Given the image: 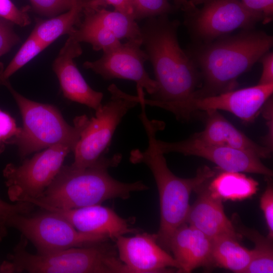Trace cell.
I'll list each match as a JSON object with an SVG mask.
<instances>
[{"instance_id":"obj_35","label":"cell","mask_w":273,"mask_h":273,"mask_svg":"<svg viewBox=\"0 0 273 273\" xmlns=\"http://www.w3.org/2000/svg\"><path fill=\"white\" fill-rule=\"evenodd\" d=\"M262 66L260 78L257 83L259 85H267L273 83V53L268 51L259 60Z\"/></svg>"},{"instance_id":"obj_36","label":"cell","mask_w":273,"mask_h":273,"mask_svg":"<svg viewBox=\"0 0 273 273\" xmlns=\"http://www.w3.org/2000/svg\"><path fill=\"white\" fill-rule=\"evenodd\" d=\"M103 1L106 5H108L112 6L114 8L115 11L123 13L134 18L133 10L129 0Z\"/></svg>"},{"instance_id":"obj_23","label":"cell","mask_w":273,"mask_h":273,"mask_svg":"<svg viewBox=\"0 0 273 273\" xmlns=\"http://www.w3.org/2000/svg\"><path fill=\"white\" fill-rule=\"evenodd\" d=\"M239 239L220 236L211 239L212 265L237 273H245L251 261L253 252L242 245Z\"/></svg>"},{"instance_id":"obj_3","label":"cell","mask_w":273,"mask_h":273,"mask_svg":"<svg viewBox=\"0 0 273 273\" xmlns=\"http://www.w3.org/2000/svg\"><path fill=\"white\" fill-rule=\"evenodd\" d=\"M139 118L146 132L148 145L144 151L132 150L129 160L133 164H145L154 177L159 193L160 210V226L156 234L157 242L169 253L172 236L178 227L186 222L191 193L212 177L216 171L204 166L197 170L196 175L192 178L176 176L168 168L164 154L156 146V133L164 129V122L150 120L144 107L141 108Z\"/></svg>"},{"instance_id":"obj_8","label":"cell","mask_w":273,"mask_h":273,"mask_svg":"<svg viewBox=\"0 0 273 273\" xmlns=\"http://www.w3.org/2000/svg\"><path fill=\"white\" fill-rule=\"evenodd\" d=\"M110 100L88 119L73 152L71 165L83 168L96 163L108 150L114 132L127 112L138 105L136 96L127 94L114 84L108 88Z\"/></svg>"},{"instance_id":"obj_38","label":"cell","mask_w":273,"mask_h":273,"mask_svg":"<svg viewBox=\"0 0 273 273\" xmlns=\"http://www.w3.org/2000/svg\"><path fill=\"white\" fill-rule=\"evenodd\" d=\"M2 85V81L1 80H0V85Z\"/></svg>"},{"instance_id":"obj_17","label":"cell","mask_w":273,"mask_h":273,"mask_svg":"<svg viewBox=\"0 0 273 273\" xmlns=\"http://www.w3.org/2000/svg\"><path fill=\"white\" fill-rule=\"evenodd\" d=\"M207 180L195 190L198 196L190 206L186 223L211 239L224 235L240 239L231 220L225 215L222 201L212 196L207 188Z\"/></svg>"},{"instance_id":"obj_32","label":"cell","mask_w":273,"mask_h":273,"mask_svg":"<svg viewBox=\"0 0 273 273\" xmlns=\"http://www.w3.org/2000/svg\"><path fill=\"white\" fill-rule=\"evenodd\" d=\"M15 119L8 113L0 110V146L9 144L10 142L21 132Z\"/></svg>"},{"instance_id":"obj_16","label":"cell","mask_w":273,"mask_h":273,"mask_svg":"<svg viewBox=\"0 0 273 273\" xmlns=\"http://www.w3.org/2000/svg\"><path fill=\"white\" fill-rule=\"evenodd\" d=\"M82 53L80 43L69 36L53 62L52 68L65 98L96 111L102 105L103 94L94 90L78 69L74 59Z\"/></svg>"},{"instance_id":"obj_25","label":"cell","mask_w":273,"mask_h":273,"mask_svg":"<svg viewBox=\"0 0 273 273\" xmlns=\"http://www.w3.org/2000/svg\"><path fill=\"white\" fill-rule=\"evenodd\" d=\"M48 47L32 33L21 47L14 57L5 68L3 81L7 80L14 73L28 63Z\"/></svg>"},{"instance_id":"obj_12","label":"cell","mask_w":273,"mask_h":273,"mask_svg":"<svg viewBox=\"0 0 273 273\" xmlns=\"http://www.w3.org/2000/svg\"><path fill=\"white\" fill-rule=\"evenodd\" d=\"M142 46V40H127L103 52L102 56L96 61H85L83 66L105 79L133 81L136 88L145 89L152 95L157 90V84L145 70L144 64L148 58Z\"/></svg>"},{"instance_id":"obj_15","label":"cell","mask_w":273,"mask_h":273,"mask_svg":"<svg viewBox=\"0 0 273 273\" xmlns=\"http://www.w3.org/2000/svg\"><path fill=\"white\" fill-rule=\"evenodd\" d=\"M39 207L62 216L79 232L104 235L113 241L120 236L140 232L132 225L133 218H123L113 209L101 204L70 209Z\"/></svg>"},{"instance_id":"obj_9","label":"cell","mask_w":273,"mask_h":273,"mask_svg":"<svg viewBox=\"0 0 273 273\" xmlns=\"http://www.w3.org/2000/svg\"><path fill=\"white\" fill-rule=\"evenodd\" d=\"M10 227L20 232L32 242L37 253L42 254L110 240L104 235L79 232L62 216L48 210L32 215L17 214Z\"/></svg>"},{"instance_id":"obj_33","label":"cell","mask_w":273,"mask_h":273,"mask_svg":"<svg viewBox=\"0 0 273 273\" xmlns=\"http://www.w3.org/2000/svg\"><path fill=\"white\" fill-rule=\"evenodd\" d=\"M252 12L260 15L262 23L267 24L273 19V0H241Z\"/></svg>"},{"instance_id":"obj_28","label":"cell","mask_w":273,"mask_h":273,"mask_svg":"<svg viewBox=\"0 0 273 273\" xmlns=\"http://www.w3.org/2000/svg\"><path fill=\"white\" fill-rule=\"evenodd\" d=\"M34 11L50 18L69 10L80 0H29Z\"/></svg>"},{"instance_id":"obj_26","label":"cell","mask_w":273,"mask_h":273,"mask_svg":"<svg viewBox=\"0 0 273 273\" xmlns=\"http://www.w3.org/2000/svg\"><path fill=\"white\" fill-rule=\"evenodd\" d=\"M129 1L135 20L168 15L172 11V7L168 0Z\"/></svg>"},{"instance_id":"obj_11","label":"cell","mask_w":273,"mask_h":273,"mask_svg":"<svg viewBox=\"0 0 273 273\" xmlns=\"http://www.w3.org/2000/svg\"><path fill=\"white\" fill-rule=\"evenodd\" d=\"M273 83L257 84L216 95L190 97L169 107L166 110L180 121L189 120L199 112L223 110L245 123L253 122L266 101L272 96Z\"/></svg>"},{"instance_id":"obj_19","label":"cell","mask_w":273,"mask_h":273,"mask_svg":"<svg viewBox=\"0 0 273 273\" xmlns=\"http://www.w3.org/2000/svg\"><path fill=\"white\" fill-rule=\"evenodd\" d=\"M205 119L204 129L191 137L208 144L248 151L260 158L271 157L272 150L250 139L218 111L205 112Z\"/></svg>"},{"instance_id":"obj_1","label":"cell","mask_w":273,"mask_h":273,"mask_svg":"<svg viewBox=\"0 0 273 273\" xmlns=\"http://www.w3.org/2000/svg\"><path fill=\"white\" fill-rule=\"evenodd\" d=\"M180 22L168 15L147 19L142 27V46L153 67L157 90L150 99L140 98L146 105L165 110L191 97L201 83L200 72L177 37Z\"/></svg>"},{"instance_id":"obj_10","label":"cell","mask_w":273,"mask_h":273,"mask_svg":"<svg viewBox=\"0 0 273 273\" xmlns=\"http://www.w3.org/2000/svg\"><path fill=\"white\" fill-rule=\"evenodd\" d=\"M72 148L57 144L36 153L22 164H7L3 170L9 199L16 202H26L39 198L52 182L63 165Z\"/></svg>"},{"instance_id":"obj_13","label":"cell","mask_w":273,"mask_h":273,"mask_svg":"<svg viewBox=\"0 0 273 273\" xmlns=\"http://www.w3.org/2000/svg\"><path fill=\"white\" fill-rule=\"evenodd\" d=\"M156 146L162 153H178L186 156L205 158L224 171L249 172L272 177V171L263 164L260 158L251 152L204 143L190 137L175 142L157 139Z\"/></svg>"},{"instance_id":"obj_27","label":"cell","mask_w":273,"mask_h":273,"mask_svg":"<svg viewBox=\"0 0 273 273\" xmlns=\"http://www.w3.org/2000/svg\"><path fill=\"white\" fill-rule=\"evenodd\" d=\"M5 149V146H0V154ZM33 205L28 202L8 203L0 198V242L7 236L13 218L19 214L29 213Z\"/></svg>"},{"instance_id":"obj_2","label":"cell","mask_w":273,"mask_h":273,"mask_svg":"<svg viewBox=\"0 0 273 273\" xmlns=\"http://www.w3.org/2000/svg\"><path fill=\"white\" fill-rule=\"evenodd\" d=\"M272 45V36L254 28L206 43H193L186 51L200 72L201 83L191 97L234 90L238 77L250 70Z\"/></svg>"},{"instance_id":"obj_29","label":"cell","mask_w":273,"mask_h":273,"mask_svg":"<svg viewBox=\"0 0 273 273\" xmlns=\"http://www.w3.org/2000/svg\"><path fill=\"white\" fill-rule=\"evenodd\" d=\"M29 6L18 8L11 0H0V18L6 19L21 27L31 23Z\"/></svg>"},{"instance_id":"obj_6","label":"cell","mask_w":273,"mask_h":273,"mask_svg":"<svg viewBox=\"0 0 273 273\" xmlns=\"http://www.w3.org/2000/svg\"><path fill=\"white\" fill-rule=\"evenodd\" d=\"M3 85L14 98L22 116L21 132L9 143L17 147L21 159L60 144L69 146L73 152L88 122L86 115L76 117L71 125L55 106L25 98L14 89L8 79L3 81Z\"/></svg>"},{"instance_id":"obj_22","label":"cell","mask_w":273,"mask_h":273,"mask_svg":"<svg viewBox=\"0 0 273 273\" xmlns=\"http://www.w3.org/2000/svg\"><path fill=\"white\" fill-rule=\"evenodd\" d=\"M214 197L222 201L242 200L252 197L258 190V181L240 172L222 170L206 181Z\"/></svg>"},{"instance_id":"obj_24","label":"cell","mask_w":273,"mask_h":273,"mask_svg":"<svg viewBox=\"0 0 273 273\" xmlns=\"http://www.w3.org/2000/svg\"><path fill=\"white\" fill-rule=\"evenodd\" d=\"M231 221L235 231L241 237H246L255 245L252 249V259L245 273H272V240L265 237L256 230L246 227L236 214L233 215Z\"/></svg>"},{"instance_id":"obj_7","label":"cell","mask_w":273,"mask_h":273,"mask_svg":"<svg viewBox=\"0 0 273 273\" xmlns=\"http://www.w3.org/2000/svg\"><path fill=\"white\" fill-rule=\"evenodd\" d=\"M195 6L185 12L184 24L194 43H206L237 29L254 28L261 17L241 0H190Z\"/></svg>"},{"instance_id":"obj_37","label":"cell","mask_w":273,"mask_h":273,"mask_svg":"<svg viewBox=\"0 0 273 273\" xmlns=\"http://www.w3.org/2000/svg\"><path fill=\"white\" fill-rule=\"evenodd\" d=\"M177 8H180L184 12L192 9L194 5L190 0H172Z\"/></svg>"},{"instance_id":"obj_30","label":"cell","mask_w":273,"mask_h":273,"mask_svg":"<svg viewBox=\"0 0 273 273\" xmlns=\"http://www.w3.org/2000/svg\"><path fill=\"white\" fill-rule=\"evenodd\" d=\"M14 25L13 23L0 18V58L8 53L20 41L19 36L14 29ZM4 69V64L0 61L1 80Z\"/></svg>"},{"instance_id":"obj_34","label":"cell","mask_w":273,"mask_h":273,"mask_svg":"<svg viewBox=\"0 0 273 273\" xmlns=\"http://www.w3.org/2000/svg\"><path fill=\"white\" fill-rule=\"evenodd\" d=\"M261 111L265 120L267 132L263 138V146L270 150L273 149V101L270 97L264 104Z\"/></svg>"},{"instance_id":"obj_14","label":"cell","mask_w":273,"mask_h":273,"mask_svg":"<svg viewBox=\"0 0 273 273\" xmlns=\"http://www.w3.org/2000/svg\"><path fill=\"white\" fill-rule=\"evenodd\" d=\"M114 242L128 273L180 272L173 257L158 244L156 234L139 232L132 237L120 236Z\"/></svg>"},{"instance_id":"obj_18","label":"cell","mask_w":273,"mask_h":273,"mask_svg":"<svg viewBox=\"0 0 273 273\" xmlns=\"http://www.w3.org/2000/svg\"><path fill=\"white\" fill-rule=\"evenodd\" d=\"M211 239L200 230L184 223L173 233L169 252L180 266V272L212 265Z\"/></svg>"},{"instance_id":"obj_4","label":"cell","mask_w":273,"mask_h":273,"mask_svg":"<svg viewBox=\"0 0 273 273\" xmlns=\"http://www.w3.org/2000/svg\"><path fill=\"white\" fill-rule=\"evenodd\" d=\"M121 159V154L117 153L110 157L103 156L83 168L63 165L42 195L26 202L38 207L70 209L101 204L110 199L126 200L131 193L148 190L142 181L124 183L109 174V169L118 165Z\"/></svg>"},{"instance_id":"obj_31","label":"cell","mask_w":273,"mask_h":273,"mask_svg":"<svg viewBox=\"0 0 273 273\" xmlns=\"http://www.w3.org/2000/svg\"><path fill=\"white\" fill-rule=\"evenodd\" d=\"M267 178L266 189L260 198V206L268 230L267 237L273 240V186L271 177Z\"/></svg>"},{"instance_id":"obj_20","label":"cell","mask_w":273,"mask_h":273,"mask_svg":"<svg viewBox=\"0 0 273 273\" xmlns=\"http://www.w3.org/2000/svg\"><path fill=\"white\" fill-rule=\"evenodd\" d=\"M102 0H80L68 11L46 20L37 19L31 33L47 47L64 34H68L80 22L88 7L101 6Z\"/></svg>"},{"instance_id":"obj_21","label":"cell","mask_w":273,"mask_h":273,"mask_svg":"<svg viewBox=\"0 0 273 273\" xmlns=\"http://www.w3.org/2000/svg\"><path fill=\"white\" fill-rule=\"evenodd\" d=\"M81 20L100 26L113 33L120 40H142V32L134 19L117 11L104 7H88L84 9Z\"/></svg>"},{"instance_id":"obj_5","label":"cell","mask_w":273,"mask_h":273,"mask_svg":"<svg viewBox=\"0 0 273 273\" xmlns=\"http://www.w3.org/2000/svg\"><path fill=\"white\" fill-rule=\"evenodd\" d=\"M108 240L92 245L71 248L48 254H32L27 239H21L0 266L2 272L128 273L119 258L115 243Z\"/></svg>"}]
</instances>
